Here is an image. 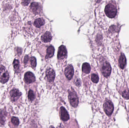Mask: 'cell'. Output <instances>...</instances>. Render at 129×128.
<instances>
[{
	"mask_svg": "<svg viewBox=\"0 0 129 128\" xmlns=\"http://www.w3.org/2000/svg\"><path fill=\"white\" fill-rule=\"evenodd\" d=\"M52 40V36L51 34L48 32H45L41 37V40L44 43L50 42Z\"/></svg>",
	"mask_w": 129,
	"mask_h": 128,
	"instance_id": "14",
	"label": "cell"
},
{
	"mask_svg": "<svg viewBox=\"0 0 129 128\" xmlns=\"http://www.w3.org/2000/svg\"><path fill=\"white\" fill-rule=\"evenodd\" d=\"M11 121L14 125H16V126L19 125V119L16 117H12L11 118Z\"/></svg>",
	"mask_w": 129,
	"mask_h": 128,
	"instance_id": "24",
	"label": "cell"
},
{
	"mask_svg": "<svg viewBox=\"0 0 129 128\" xmlns=\"http://www.w3.org/2000/svg\"><path fill=\"white\" fill-rule=\"evenodd\" d=\"M105 12L106 15L108 17L113 18L116 15L117 10L116 6L112 4H110L105 7Z\"/></svg>",
	"mask_w": 129,
	"mask_h": 128,
	"instance_id": "1",
	"label": "cell"
},
{
	"mask_svg": "<svg viewBox=\"0 0 129 128\" xmlns=\"http://www.w3.org/2000/svg\"><path fill=\"white\" fill-rule=\"evenodd\" d=\"M122 97L125 99H129V91L128 89H125L122 93Z\"/></svg>",
	"mask_w": 129,
	"mask_h": 128,
	"instance_id": "23",
	"label": "cell"
},
{
	"mask_svg": "<svg viewBox=\"0 0 129 128\" xmlns=\"http://www.w3.org/2000/svg\"><path fill=\"white\" fill-rule=\"evenodd\" d=\"M13 65L14 68L15 69L16 71H17L19 69V61L17 59H14L13 62Z\"/></svg>",
	"mask_w": 129,
	"mask_h": 128,
	"instance_id": "22",
	"label": "cell"
},
{
	"mask_svg": "<svg viewBox=\"0 0 129 128\" xmlns=\"http://www.w3.org/2000/svg\"><path fill=\"white\" fill-rule=\"evenodd\" d=\"M45 24V21L42 18H39L35 20L34 25L37 28H40L44 25Z\"/></svg>",
	"mask_w": 129,
	"mask_h": 128,
	"instance_id": "17",
	"label": "cell"
},
{
	"mask_svg": "<svg viewBox=\"0 0 129 128\" xmlns=\"http://www.w3.org/2000/svg\"><path fill=\"white\" fill-rule=\"evenodd\" d=\"M91 79L92 81L94 83H98L99 80V77L97 74H92L91 75Z\"/></svg>",
	"mask_w": 129,
	"mask_h": 128,
	"instance_id": "19",
	"label": "cell"
},
{
	"mask_svg": "<svg viewBox=\"0 0 129 128\" xmlns=\"http://www.w3.org/2000/svg\"><path fill=\"white\" fill-rule=\"evenodd\" d=\"M28 56H26L25 57V58H24V62L25 64H26L27 63V62H28Z\"/></svg>",
	"mask_w": 129,
	"mask_h": 128,
	"instance_id": "26",
	"label": "cell"
},
{
	"mask_svg": "<svg viewBox=\"0 0 129 128\" xmlns=\"http://www.w3.org/2000/svg\"><path fill=\"white\" fill-rule=\"evenodd\" d=\"M67 50L64 46H61L58 49L57 58L59 59H63L67 56Z\"/></svg>",
	"mask_w": 129,
	"mask_h": 128,
	"instance_id": "7",
	"label": "cell"
},
{
	"mask_svg": "<svg viewBox=\"0 0 129 128\" xmlns=\"http://www.w3.org/2000/svg\"><path fill=\"white\" fill-rule=\"evenodd\" d=\"M25 82L27 83H31L35 81L36 78L34 74L31 72H27L24 76Z\"/></svg>",
	"mask_w": 129,
	"mask_h": 128,
	"instance_id": "9",
	"label": "cell"
},
{
	"mask_svg": "<svg viewBox=\"0 0 129 128\" xmlns=\"http://www.w3.org/2000/svg\"><path fill=\"white\" fill-rule=\"evenodd\" d=\"M82 70L86 74L89 73L91 71V67L89 64L88 63H83L82 67Z\"/></svg>",
	"mask_w": 129,
	"mask_h": 128,
	"instance_id": "16",
	"label": "cell"
},
{
	"mask_svg": "<svg viewBox=\"0 0 129 128\" xmlns=\"http://www.w3.org/2000/svg\"><path fill=\"white\" fill-rule=\"evenodd\" d=\"M119 63L120 67L122 69H123L126 64V59L125 55L122 53L119 59Z\"/></svg>",
	"mask_w": 129,
	"mask_h": 128,
	"instance_id": "13",
	"label": "cell"
},
{
	"mask_svg": "<svg viewBox=\"0 0 129 128\" xmlns=\"http://www.w3.org/2000/svg\"><path fill=\"white\" fill-rule=\"evenodd\" d=\"M80 81H79V80H77L76 81V85L79 86L80 85Z\"/></svg>",
	"mask_w": 129,
	"mask_h": 128,
	"instance_id": "27",
	"label": "cell"
},
{
	"mask_svg": "<svg viewBox=\"0 0 129 128\" xmlns=\"http://www.w3.org/2000/svg\"><path fill=\"white\" fill-rule=\"evenodd\" d=\"M74 69L73 66L71 65H68L65 68L64 74L67 78L69 80L71 79L74 75Z\"/></svg>",
	"mask_w": 129,
	"mask_h": 128,
	"instance_id": "8",
	"label": "cell"
},
{
	"mask_svg": "<svg viewBox=\"0 0 129 128\" xmlns=\"http://www.w3.org/2000/svg\"><path fill=\"white\" fill-rule=\"evenodd\" d=\"M60 117L63 121H67L70 118L69 114L66 109L63 107H61L60 110Z\"/></svg>",
	"mask_w": 129,
	"mask_h": 128,
	"instance_id": "11",
	"label": "cell"
},
{
	"mask_svg": "<svg viewBox=\"0 0 129 128\" xmlns=\"http://www.w3.org/2000/svg\"><path fill=\"white\" fill-rule=\"evenodd\" d=\"M46 76L49 82H53L55 79V73L54 71L51 68L48 69L46 71Z\"/></svg>",
	"mask_w": 129,
	"mask_h": 128,
	"instance_id": "12",
	"label": "cell"
},
{
	"mask_svg": "<svg viewBox=\"0 0 129 128\" xmlns=\"http://www.w3.org/2000/svg\"><path fill=\"white\" fill-rule=\"evenodd\" d=\"M70 103L73 107H76L78 106L79 99L76 92L73 89H71L69 91L68 95Z\"/></svg>",
	"mask_w": 129,
	"mask_h": 128,
	"instance_id": "2",
	"label": "cell"
},
{
	"mask_svg": "<svg viewBox=\"0 0 129 128\" xmlns=\"http://www.w3.org/2000/svg\"><path fill=\"white\" fill-rule=\"evenodd\" d=\"M9 75L8 72L4 67L0 68V82L5 83L8 81Z\"/></svg>",
	"mask_w": 129,
	"mask_h": 128,
	"instance_id": "5",
	"label": "cell"
},
{
	"mask_svg": "<svg viewBox=\"0 0 129 128\" xmlns=\"http://www.w3.org/2000/svg\"><path fill=\"white\" fill-rule=\"evenodd\" d=\"M104 109L108 116H110L114 110V106L112 102L108 100H106L104 104Z\"/></svg>",
	"mask_w": 129,
	"mask_h": 128,
	"instance_id": "3",
	"label": "cell"
},
{
	"mask_svg": "<svg viewBox=\"0 0 129 128\" xmlns=\"http://www.w3.org/2000/svg\"><path fill=\"white\" fill-rule=\"evenodd\" d=\"M102 73L105 77H108L110 75L111 68L110 65L107 62H104L102 65L101 68Z\"/></svg>",
	"mask_w": 129,
	"mask_h": 128,
	"instance_id": "4",
	"label": "cell"
},
{
	"mask_svg": "<svg viewBox=\"0 0 129 128\" xmlns=\"http://www.w3.org/2000/svg\"><path fill=\"white\" fill-rule=\"evenodd\" d=\"M11 99L13 102L16 101L21 96L22 93L18 89H14L10 92Z\"/></svg>",
	"mask_w": 129,
	"mask_h": 128,
	"instance_id": "6",
	"label": "cell"
},
{
	"mask_svg": "<svg viewBox=\"0 0 129 128\" xmlns=\"http://www.w3.org/2000/svg\"><path fill=\"white\" fill-rule=\"evenodd\" d=\"M30 2V0H23L22 2V4L24 6H27Z\"/></svg>",
	"mask_w": 129,
	"mask_h": 128,
	"instance_id": "25",
	"label": "cell"
},
{
	"mask_svg": "<svg viewBox=\"0 0 129 128\" xmlns=\"http://www.w3.org/2000/svg\"><path fill=\"white\" fill-rule=\"evenodd\" d=\"M30 8L35 14H39L41 11V7L40 5L37 2L32 3L30 6Z\"/></svg>",
	"mask_w": 129,
	"mask_h": 128,
	"instance_id": "10",
	"label": "cell"
},
{
	"mask_svg": "<svg viewBox=\"0 0 129 128\" xmlns=\"http://www.w3.org/2000/svg\"><path fill=\"white\" fill-rule=\"evenodd\" d=\"M6 112L4 110L0 111V125H3L6 119Z\"/></svg>",
	"mask_w": 129,
	"mask_h": 128,
	"instance_id": "18",
	"label": "cell"
},
{
	"mask_svg": "<svg viewBox=\"0 0 129 128\" xmlns=\"http://www.w3.org/2000/svg\"><path fill=\"white\" fill-rule=\"evenodd\" d=\"M28 98L29 100L31 101H32L35 99V94L32 90H30L29 91L28 94Z\"/></svg>",
	"mask_w": 129,
	"mask_h": 128,
	"instance_id": "20",
	"label": "cell"
},
{
	"mask_svg": "<svg viewBox=\"0 0 129 128\" xmlns=\"http://www.w3.org/2000/svg\"><path fill=\"white\" fill-rule=\"evenodd\" d=\"M30 64L33 68H34L36 66V60L35 57H32L30 59Z\"/></svg>",
	"mask_w": 129,
	"mask_h": 128,
	"instance_id": "21",
	"label": "cell"
},
{
	"mask_svg": "<svg viewBox=\"0 0 129 128\" xmlns=\"http://www.w3.org/2000/svg\"><path fill=\"white\" fill-rule=\"evenodd\" d=\"M54 51H55V49L53 46H49L47 49L46 58H51L54 54Z\"/></svg>",
	"mask_w": 129,
	"mask_h": 128,
	"instance_id": "15",
	"label": "cell"
}]
</instances>
